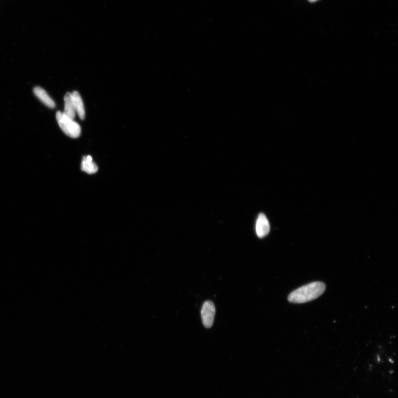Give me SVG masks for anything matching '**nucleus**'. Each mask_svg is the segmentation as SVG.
<instances>
[{
	"label": "nucleus",
	"mask_w": 398,
	"mask_h": 398,
	"mask_svg": "<svg viewBox=\"0 0 398 398\" xmlns=\"http://www.w3.org/2000/svg\"><path fill=\"white\" fill-rule=\"evenodd\" d=\"M325 290V283L321 282H312L292 292L289 295L288 300L291 303H308L318 298Z\"/></svg>",
	"instance_id": "obj_1"
},
{
	"label": "nucleus",
	"mask_w": 398,
	"mask_h": 398,
	"mask_svg": "<svg viewBox=\"0 0 398 398\" xmlns=\"http://www.w3.org/2000/svg\"><path fill=\"white\" fill-rule=\"evenodd\" d=\"M56 119L63 132L69 137L77 138L80 136L81 128L77 122L64 114L61 111L56 113Z\"/></svg>",
	"instance_id": "obj_2"
},
{
	"label": "nucleus",
	"mask_w": 398,
	"mask_h": 398,
	"mask_svg": "<svg viewBox=\"0 0 398 398\" xmlns=\"http://www.w3.org/2000/svg\"><path fill=\"white\" fill-rule=\"evenodd\" d=\"M215 313V305L211 301H207L204 303L201 310V316L205 327L211 328L213 325Z\"/></svg>",
	"instance_id": "obj_3"
},
{
	"label": "nucleus",
	"mask_w": 398,
	"mask_h": 398,
	"mask_svg": "<svg viewBox=\"0 0 398 398\" xmlns=\"http://www.w3.org/2000/svg\"><path fill=\"white\" fill-rule=\"evenodd\" d=\"M256 233L258 237L264 238L267 235L270 231V225L267 218L264 213H261L258 217L256 226Z\"/></svg>",
	"instance_id": "obj_4"
},
{
	"label": "nucleus",
	"mask_w": 398,
	"mask_h": 398,
	"mask_svg": "<svg viewBox=\"0 0 398 398\" xmlns=\"http://www.w3.org/2000/svg\"><path fill=\"white\" fill-rule=\"evenodd\" d=\"M33 93L40 101L45 105L47 107L51 108H54L55 104L53 100L48 94L46 91L41 87H36L33 89Z\"/></svg>",
	"instance_id": "obj_5"
},
{
	"label": "nucleus",
	"mask_w": 398,
	"mask_h": 398,
	"mask_svg": "<svg viewBox=\"0 0 398 398\" xmlns=\"http://www.w3.org/2000/svg\"><path fill=\"white\" fill-rule=\"evenodd\" d=\"M64 110L63 112L65 115L74 120L76 117V110L73 101L72 95L71 93L65 94L64 98Z\"/></svg>",
	"instance_id": "obj_6"
},
{
	"label": "nucleus",
	"mask_w": 398,
	"mask_h": 398,
	"mask_svg": "<svg viewBox=\"0 0 398 398\" xmlns=\"http://www.w3.org/2000/svg\"><path fill=\"white\" fill-rule=\"evenodd\" d=\"M72 95L76 112L80 119L84 120L85 117V110L81 96L78 91L73 92Z\"/></svg>",
	"instance_id": "obj_7"
},
{
	"label": "nucleus",
	"mask_w": 398,
	"mask_h": 398,
	"mask_svg": "<svg viewBox=\"0 0 398 398\" xmlns=\"http://www.w3.org/2000/svg\"><path fill=\"white\" fill-rule=\"evenodd\" d=\"M81 169L82 171L89 174H93L98 171V167L90 156L83 157Z\"/></svg>",
	"instance_id": "obj_8"
},
{
	"label": "nucleus",
	"mask_w": 398,
	"mask_h": 398,
	"mask_svg": "<svg viewBox=\"0 0 398 398\" xmlns=\"http://www.w3.org/2000/svg\"><path fill=\"white\" fill-rule=\"evenodd\" d=\"M310 2H315L318 1V0H308Z\"/></svg>",
	"instance_id": "obj_9"
}]
</instances>
